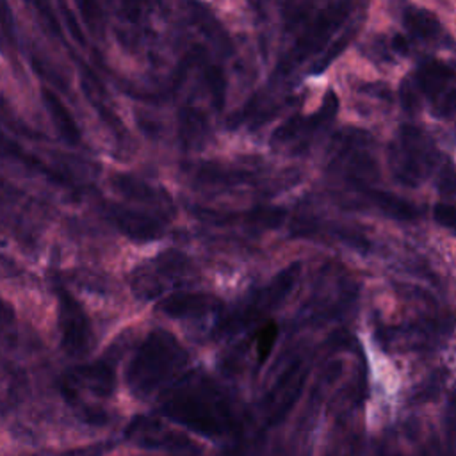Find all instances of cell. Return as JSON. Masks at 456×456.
<instances>
[{
	"mask_svg": "<svg viewBox=\"0 0 456 456\" xmlns=\"http://www.w3.org/2000/svg\"><path fill=\"white\" fill-rule=\"evenodd\" d=\"M189 354L166 330H151L126 365V385L137 397H150L169 385L187 365Z\"/></svg>",
	"mask_w": 456,
	"mask_h": 456,
	"instance_id": "6da1fadb",
	"label": "cell"
},
{
	"mask_svg": "<svg viewBox=\"0 0 456 456\" xmlns=\"http://www.w3.org/2000/svg\"><path fill=\"white\" fill-rule=\"evenodd\" d=\"M162 411L175 422L214 436L230 429V410L223 394L200 376L187 378L162 403Z\"/></svg>",
	"mask_w": 456,
	"mask_h": 456,
	"instance_id": "7a4b0ae2",
	"label": "cell"
},
{
	"mask_svg": "<svg viewBox=\"0 0 456 456\" xmlns=\"http://www.w3.org/2000/svg\"><path fill=\"white\" fill-rule=\"evenodd\" d=\"M299 274L301 264L294 262L281 269L265 285L251 289L219 317L212 335L216 338H224L239 335L240 331L251 328L256 321L276 310L289 297Z\"/></svg>",
	"mask_w": 456,
	"mask_h": 456,
	"instance_id": "3957f363",
	"label": "cell"
},
{
	"mask_svg": "<svg viewBox=\"0 0 456 456\" xmlns=\"http://www.w3.org/2000/svg\"><path fill=\"white\" fill-rule=\"evenodd\" d=\"M436 159L431 137L411 125H403L388 146L392 176L404 187H419L433 171Z\"/></svg>",
	"mask_w": 456,
	"mask_h": 456,
	"instance_id": "277c9868",
	"label": "cell"
},
{
	"mask_svg": "<svg viewBox=\"0 0 456 456\" xmlns=\"http://www.w3.org/2000/svg\"><path fill=\"white\" fill-rule=\"evenodd\" d=\"M189 273V258L180 251L167 249L137 265L130 273L128 283L141 301H151L159 299L167 289L185 281Z\"/></svg>",
	"mask_w": 456,
	"mask_h": 456,
	"instance_id": "5b68a950",
	"label": "cell"
},
{
	"mask_svg": "<svg viewBox=\"0 0 456 456\" xmlns=\"http://www.w3.org/2000/svg\"><path fill=\"white\" fill-rule=\"evenodd\" d=\"M330 169L363 189L378 178V164L372 153V139L362 130H346L335 135L330 151Z\"/></svg>",
	"mask_w": 456,
	"mask_h": 456,
	"instance_id": "8992f818",
	"label": "cell"
},
{
	"mask_svg": "<svg viewBox=\"0 0 456 456\" xmlns=\"http://www.w3.org/2000/svg\"><path fill=\"white\" fill-rule=\"evenodd\" d=\"M351 4H330L326 5L315 20L306 27V30L296 39V43L281 55L274 68V78L290 75L299 64L310 59L314 53L322 50L328 39L335 34V30L346 21L349 14Z\"/></svg>",
	"mask_w": 456,
	"mask_h": 456,
	"instance_id": "52a82bcc",
	"label": "cell"
},
{
	"mask_svg": "<svg viewBox=\"0 0 456 456\" xmlns=\"http://www.w3.org/2000/svg\"><path fill=\"white\" fill-rule=\"evenodd\" d=\"M337 110L338 98L333 91H328L324 94L321 107L314 114H294L287 118L271 135V144L274 148H290L292 153L303 151L321 132H324L331 125V121L337 116Z\"/></svg>",
	"mask_w": 456,
	"mask_h": 456,
	"instance_id": "ba28073f",
	"label": "cell"
},
{
	"mask_svg": "<svg viewBox=\"0 0 456 456\" xmlns=\"http://www.w3.org/2000/svg\"><path fill=\"white\" fill-rule=\"evenodd\" d=\"M57 324L61 347L69 356H84L93 347V326L78 299L66 289H57Z\"/></svg>",
	"mask_w": 456,
	"mask_h": 456,
	"instance_id": "9c48e42d",
	"label": "cell"
},
{
	"mask_svg": "<svg viewBox=\"0 0 456 456\" xmlns=\"http://www.w3.org/2000/svg\"><path fill=\"white\" fill-rule=\"evenodd\" d=\"M415 91H420L431 103L436 116L449 118L454 110V71L440 61H428L419 68L411 82Z\"/></svg>",
	"mask_w": 456,
	"mask_h": 456,
	"instance_id": "30bf717a",
	"label": "cell"
},
{
	"mask_svg": "<svg viewBox=\"0 0 456 456\" xmlns=\"http://www.w3.org/2000/svg\"><path fill=\"white\" fill-rule=\"evenodd\" d=\"M116 376L107 362H93L69 369L62 378V394L69 401L80 392H89L96 397H109L114 392Z\"/></svg>",
	"mask_w": 456,
	"mask_h": 456,
	"instance_id": "8fae6325",
	"label": "cell"
},
{
	"mask_svg": "<svg viewBox=\"0 0 456 456\" xmlns=\"http://www.w3.org/2000/svg\"><path fill=\"white\" fill-rule=\"evenodd\" d=\"M103 216L128 239L135 242H151L164 235L162 223L141 210H134L118 201L103 203Z\"/></svg>",
	"mask_w": 456,
	"mask_h": 456,
	"instance_id": "7c38bea8",
	"label": "cell"
},
{
	"mask_svg": "<svg viewBox=\"0 0 456 456\" xmlns=\"http://www.w3.org/2000/svg\"><path fill=\"white\" fill-rule=\"evenodd\" d=\"M155 308L171 319H201L223 310V301L208 292H189L178 290L160 297Z\"/></svg>",
	"mask_w": 456,
	"mask_h": 456,
	"instance_id": "4fadbf2b",
	"label": "cell"
},
{
	"mask_svg": "<svg viewBox=\"0 0 456 456\" xmlns=\"http://www.w3.org/2000/svg\"><path fill=\"white\" fill-rule=\"evenodd\" d=\"M194 214L207 221V223H214V224H226V223H242L248 224L251 228H278L283 219H285V210L280 207H256L246 212H237V216L233 214H221V212H212L207 208H196Z\"/></svg>",
	"mask_w": 456,
	"mask_h": 456,
	"instance_id": "5bb4252c",
	"label": "cell"
},
{
	"mask_svg": "<svg viewBox=\"0 0 456 456\" xmlns=\"http://www.w3.org/2000/svg\"><path fill=\"white\" fill-rule=\"evenodd\" d=\"M306 374H308L306 365L301 360H297L283 372L280 381L273 387L265 404L269 413L274 415V419H280L285 413V410L296 401L297 394L303 388Z\"/></svg>",
	"mask_w": 456,
	"mask_h": 456,
	"instance_id": "9a60e30c",
	"label": "cell"
},
{
	"mask_svg": "<svg viewBox=\"0 0 456 456\" xmlns=\"http://www.w3.org/2000/svg\"><path fill=\"white\" fill-rule=\"evenodd\" d=\"M0 157L11 159V160H14V162H18V164H21V166H25V167L43 175V176H46L48 180H52V182H55V183H59L62 187H73V182L66 175L59 173L57 169H53L48 164H45L43 160H39L36 155H32L23 146L14 142L2 130H0Z\"/></svg>",
	"mask_w": 456,
	"mask_h": 456,
	"instance_id": "2e32d148",
	"label": "cell"
},
{
	"mask_svg": "<svg viewBox=\"0 0 456 456\" xmlns=\"http://www.w3.org/2000/svg\"><path fill=\"white\" fill-rule=\"evenodd\" d=\"M110 182H112V187L125 198L144 201V203H150L155 207H164L167 210L171 208V198L167 196V192L164 189L153 187L137 176L116 173V175H112Z\"/></svg>",
	"mask_w": 456,
	"mask_h": 456,
	"instance_id": "e0dca14e",
	"label": "cell"
},
{
	"mask_svg": "<svg viewBox=\"0 0 456 456\" xmlns=\"http://www.w3.org/2000/svg\"><path fill=\"white\" fill-rule=\"evenodd\" d=\"M41 98H43V103H45L48 116H50L55 130L59 132V135L68 144H78L80 137H82L80 128H78L75 118L71 116L69 109L62 103V100L50 87L41 89Z\"/></svg>",
	"mask_w": 456,
	"mask_h": 456,
	"instance_id": "ac0fdd59",
	"label": "cell"
},
{
	"mask_svg": "<svg viewBox=\"0 0 456 456\" xmlns=\"http://www.w3.org/2000/svg\"><path fill=\"white\" fill-rule=\"evenodd\" d=\"M362 194L369 200L370 205H374L379 212H383L388 217L399 219V221H413L420 216V208L410 201H406L404 198H399L392 192L387 191H379V189H369L363 187L360 189Z\"/></svg>",
	"mask_w": 456,
	"mask_h": 456,
	"instance_id": "d6986e66",
	"label": "cell"
},
{
	"mask_svg": "<svg viewBox=\"0 0 456 456\" xmlns=\"http://www.w3.org/2000/svg\"><path fill=\"white\" fill-rule=\"evenodd\" d=\"M126 433L132 438H135V442L142 447H155V449H159V447H171V449L187 447L185 438H182L175 433H169L162 426L150 422V420H135Z\"/></svg>",
	"mask_w": 456,
	"mask_h": 456,
	"instance_id": "ffe728a7",
	"label": "cell"
},
{
	"mask_svg": "<svg viewBox=\"0 0 456 456\" xmlns=\"http://www.w3.org/2000/svg\"><path fill=\"white\" fill-rule=\"evenodd\" d=\"M194 178L200 183L205 185H237L242 182L251 180V171L248 169H233V167H224L219 164H210V162H201L194 169Z\"/></svg>",
	"mask_w": 456,
	"mask_h": 456,
	"instance_id": "44dd1931",
	"label": "cell"
},
{
	"mask_svg": "<svg viewBox=\"0 0 456 456\" xmlns=\"http://www.w3.org/2000/svg\"><path fill=\"white\" fill-rule=\"evenodd\" d=\"M403 23L404 28L410 32V36L419 37V39H433L435 36L440 34V21L435 16V12L410 5L403 12Z\"/></svg>",
	"mask_w": 456,
	"mask_h": 456,
	"instance_id": "7402d4cb",
	"label": "cell"
},
{
	"mask_svg": "<svg viewBox=\"0 0 456 456\" xmlns=\"http://www.w3.org/2000/svg\"><path fill=\"white\" fill-rule=\"evenodd\" d=\"M208 126L205 116L192 107H185L180 112V139L185 148L196 150L205 142Z\"/></svg>",
	"mask_w": 456,
	"mask_h": 456,
	"instance_id": "603a6c76",
	"label": "cell"
},
{
	"mask_svg": "<svg viewBox=\"0 0 456 456\" xmlns=\"http://www.w3.org/2000/svg\"><path fill=\"white\" fill-rule=\"evenodd\" d=\"M356 32H358V25H356V23L349 25V27L346 28V32L340 34V36L322 52V55L310 66L308 73H310V75H321V73L338 57V53H340L342 50H346V46L351 43V39L354 37Z\"/></svg>",
	"mask_w": 456,
	"mask_h": 456,
	"instance_id": "cb8c5ba5",
	"label": "cell"
},
{
	"mask_svg": "<svg viewBox=\"0 0 456 456\" xmlns=\"http://www.w3.org/2000/svg\"><path fill=\"white\" fill-rule=\"evenodd\" d=\"M278 338V324L274 321H267L256 335V356L258 362H265L271 354Z\"/></svg>",
	"mask_w": 456,
	"mask_h": 456,
	"instance_id": "d4e9b609",
	"label": "cell"
},
{
	"mask_svg": "<svg viewBox=\"0 0 456 456\" xmlns=\"http://www.w3.org/2000/svg\"><path fill=\"white\" fill-rule=\"evenodd\" d=\"M207 86L212 94V103L216 105V109L221 110L224 105V98H226V80H224L223 71L217 66H214L207 71Z\"/></svg>",
	"mask_w": 456,
	"mask_h": 456,
	"instance_id": "484cf974",
	"label": "cell"
},
{
	"mask_svg": "<svg viewBox=\"0 0 456 456\" xmlns=\"http://www.w3.org/2000/svg\"><path fill=\"white\" fill-rule=\"evenodd\" d=\"M16 335V315L14 308L0 299V344H7Z\"/></svg>",
	"mask_w": 456,
	"mask_h": 456,
	"instance_id": "4316f807",
	"label": "cell"
},
{
	"mask_svg": "<svg viewBox=\"0 0 456 456\" xmlns=\"http://www.w3.org/2000/svg\"><path fill=\"white\" fill-rule=\"evenodd\" d=\"M433 217L444 228L447 230L454 228V207L451 203H436L433 208Z\"/></svg>",
	"mask_w": 456,
	"mask_h": 456,
	"instance_id": "83f0119b",
	"label": "cell"
},
{
	"mask_svg": "<svg viewBox=\"0 0 456 456\" xmlns=\"http://www.w3.org/2000/svg\"><path fill=\"white\" fill-rule=\"evenodd\" d=\"M61 7H62V11H64V18H66V23H68V27H69L71 36H73L80 45H86V39H84V36H82L78 25H77V20H75L73 12H69V9H68L66 5H61Z\"/></svg>",
	"mask_w": 456,
	"mask_h": 456,
	"instance_id": "f1b7e54d",
	"label": "cell"
},
{
	"mask_svg": "<svg viewBox=\"0 0 456 456\" xmlns=\"http://www.w3.org/2000/svg\"><path fill=\"white\" fill-rule=\"evenodd\" d=\"M392 46L399 53H406L408 52V43H406V39L403 36H395L394 41H392Z\"/></svg>",
	"mask_w": 456,
	"mask_h": 456,
	"instance_id": "f546056e",
	"label": "cell"
},
{
	"mask_svg": "<svg viewBox=\"0 0 456 456\" xmlns=\"http://www.w3.org/2000/svg\"><path fill=\"white\" fill-rule=\"evenodd\" d=\"M5 191H7V192H9V191H11V189H9V187H7V185H5V182H4V180H2V178H0V192H5Z\"/></svg>",
	"mask_w": 456,
	"mask_h": 456,
	"instance_id": "4dcf8cb0",
	"label": "cell"
}]
</instances>
